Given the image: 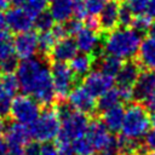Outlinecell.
<instances>
[{
    "label": "cell",
    "instance_id": "6da1fadb",
    "mask_svg": "<svg viewBox=\"0 0 155 155\" xmlns=\"http://www.w3.org/2000/svg\"><path fill=\"white\" fill-rule=\"evenodd\" d=\"M15 75L19 90L24 94L31 96L40 105H50L56 99L51 71L42 58L22 59L15 70Z\"/></svg>",
    "mask_w": 155,
    "mask_h": 155
},
{
    "label": "cell",
    "instance_id": "7a4b0ae2",
    "mask_svg": "<svg viewBox=\"0 0 155 155\" xmlns=\"http://www.w3.org/2000/svg\"><path fill=\"white\" fill-rule=\"evenodd\" d=\"M54 109L61 119V128L56 138V144L59 149V153L65 155L67 153L71 151L70 143L86 134L90 120L86 114L73 109L65 101H58V104Z\"/></svg>",
    "mask_w": 155,
    "mask_h": 155
},
{
    "label": "cell",
    "instance_id": "3957f363",
    "mask_svg": "<svg viewBox=\"0 0 155 155\" xmlns=\"http://www.w3.org/2000/svg\"><path fill=\"white\" fill-rule=\"evenodd\" d=\"M142 42V34L133 28H115L102 40V50L105 54L117 57L120 59H132Z\"/></svg>",
    "mask_w": 155,
    "mask_h": 155
},
{
    "label": "cell",
    "instance_id": "277c9868",
    "mask_svg": "<svg viewBox=\"0 0 155 155\" xmlns=\"http://www.w3.org/2000/svg\"><path fill=\"white\" fill-rule=\"evenodd\" d=\"M150 125L151 122L148 109L143 104L136 102L130 103L125 108L124 120L120 131L122 133V137L138 142L149 131Z\"/></svg>",
    "mask_w": 155,
    "mask_h": 155
},
{
    "label": "cell",
    "instance_id": "5b68a950",
    "mask_svg": "<svg viewBox=\"0 0 155 155\" xmlns=\"http://www.w3.org/2000/svg\"><path fill=\"white\" fill-rule=\"evenodd\" d=\"M61 128V119L54 108H46L29 125L30 137L39 143L52 142L57 138Z\"/></svg>",
    "mask_w": 155,
    "mask_h": 155
},
{
    "label": "cell",
    "instance_id": "8992f818",
    "mask_svg": "<svg viewBox=\"0 0 155 155\" xmlns=\"http://www.w3.org/2000/svg\"><path fill=\"white\" fill-rule=\"evenodd\" d=\"M40 104L29 94L15 96L11 101L10 115L15 122L29 126L40 114Z\"/></svg>",
    "mask_w": 155,
    "mask_h": 155
},
{
    "label": "cell",
    "instance_id": "52a82bcc",
    "mask_svg": "<svg viewBox=\"0 0 155 155\" xmlns=\"http://www.w3.org/2000/svg\"><path fill=\"white\" fill-rule=\"evenodd\" d=\"M52 84L57 101H65L70 90L78 84V79L67 63L53 62L51 69Z\"/></svg>",
    "mask_w": 155,
    "mask_h": 155
},
{
    "label": "cell",
    "instance_id": "ba28073f",
    "mask_svg": "<svg viewBox=\"0 0 155 155\" xmlns=\"http://www.w3.org/2000/svg\"><path fill=\"white\" fill-rule=\"evenodd\" d=\"M133 99L143 104L150 111L155 109V71H140L133 87Z\"/></svg>",
    "mask_w": 155,
    "mask_h": 155
},
{
    "label": "cell",
    "instance_id": "9c48e42d",
    "mask_svg": "<svg viewBox=\"0 0 155 155\" xmlns=\"http://www.w3.org/2000/svg\"><path fill=\"white\" fill-rule=\"evenodd\" d=\"M13 52L18 59H28L36 56L39 52L38 47V34L33 30L18 33L12 40Z\"/></svg>",
    "mask_w": 155,
    "mask_h": 155
},
{
    "label": "cell",
    "instance_id": "30bf717a",
    "mask_svg": "<svg viewBox=\"0 0 155 155\" xmlns=\"http://www.w3.org/2000/svg\"><path fill=\"white\" fill-rule=\"evenodd\" d=\"M81 86L88 93H91L94 98H98L99 96L105 93L108 90L114 87V78L104 74L99 69L91 70L82 78Z\"/></svg>",
    "mask_w": 155,
    "mask_h": 155
},
{
    "label": "cell",
    "instance_id": "8fae6325",
    "mask_svg": "<svg viewBox=\"0 0 155 155\" xmlns=\"http://www.w3.org/2000/svg\"><path fill=\"white\" fill-rule=\"evenodd\" d=\"M6 28L16 34L31 30L34 17L23 7V6H13L7 10L5 13Z\"/></svg>",
    "mask_w": 155,
    "mask_h": 155
},
{
    "label": "cell",
    "instance_id": "7c38bea8",
    "mask_svg": "<svg viewBox=\"0 0 155 155\" xmlns=\"http://www.w3.org/2000/svg\"><path fill=\"white\" fill-rule=\"evenodd\" d=\"M68 103L69 105L86 115H91L97 110V103L96 98L88 93L81 85L80 86H74L69 94H68Z\"/></svg>",
    "mask_w": 155,
    "mask_h": 155
},
{
    "label": "cell",
    "instance_id": "4fadbf2b",
    "mask_svg": "<svg viewBox=\"0 0 155 155\" xmlns=\"http://www.w3.org/2000/svg\"><path fill=\"white\" fill-rule=\"evenodd\" d=\"M74 41L78 50H80L82 53H88L93 56H96V52H98L102 47V38L98 31L85 25L75 34Z\"/></svg>",
    "mask_w": 155,
    "mask_h": 155
},
{
    "label": "cell",
    "instance_id": "5bb4252c",
    "mask_svg": "<svg viewBox=\"0 0 155 155\" xmlns=\"http://www.w3.org/2000/svg\"><path fill=\"white\" fill-rule=\"evenodd\" d=\"M78 51L79 50L76 47L74 39H71L70 36H65L56 41L54 46L48 53V57L52 62L67 63L78 53Z\"/></svg>",
    "mask_w": 155,
    "mask_h": 155
},
{
    "label": "cell",
    "instance_id": "9a60e30c",
    "mask_svg": "<svg viewBox=\"0 0 155 155\" xmlns=\"http://www.w3.org/2000/svg\"><path fill=\"white\" fill-rule=\"evenodd\" d=\"M119 8L120 2L117 0H108L101 12L97 15L99 29L103 31H110L117 27L119 23Z\"/></svg>",
    "mask_w": 155,
    "mask_h": 155
},
{
    "label": "cell",
    "instance_id": "2e32d148",
    "mask_svg": "<svg viewBox=\"0 0 155 155\" xmlns=\"http://www.w3.org/2000/svg\"><path fill=\"white\" fill-rule=\"evenodd\" d=\"M85 136L87 137V139L93 145L96 153H98L101 149H103L104 145L113 137L110 131L104 126V124L101 120H92L88 124V127H87Z\"/></svg>",
    "mask_w": 155,
    "mask_h": 155
},
{
    "label": "cell",
    "instance_id": "e0dca14e",
    "mask_svg": "<svg viewBox=\"0 0 155 155\" xmlns=\"http://www.w3.org/2000/svg\"><path fill=\"white\" fill-rule=\"evenodd\" d=\"M5 143L6 145H13V147H24L30 140V132L28 126L12 122L8 126L5 127Z\"/></svg>",
    "mask_w": 155,
    "mask_h": 155
},
{
    "label": "cell",
    "instance_id": "ac0fdd59",
    "mask_svg": "<svg viewBox=\"0 0 155 155\" xmlns=\"http://www.w3.org/2000/svg\"><path fill=\"white\" fill-rule=\"evenodd\" d=\"M140 74V65L137 62L128 59L122 63L120 70L115 76V82L119 87H133L136 80Z\"/></svg>",
    "mask_w": 155,
    "mask_h": 155
},
{
    "label": "cell",
    "instance_id": "d6986e66",
    "mask_svg": "<svg viewBox=\"0 0 155 155\" xmlns=\"http://www.w3.org/2000/svg\"><path fill=\"white\" fill-rule=\"evenodd\" d=\"M138 64L140 68H145L147 70L155 71V38H145L142 40L138 52Z\"/></svg>",
    "mask_w": 155,
    "mask_h": 155
},
{
    "label": "cell",
    "instance_id": "ffe728a7",
    "mask_svg": "<svg viewBox=\"0 0 155 155\" xmlns=\"http://www.w3.org/2000/svg\"><path fill=\"white\" fill-rule=\"evenodd\" d=\"M96 62V56L88 54V53H76L70 61H69V68L79 80L80 78H84L87 73L91 71L93 64Z\"/></svg>",
    "mask_w": 155,
    "mask_h": 155
},
{
    "label": "cell",
    "instance_id": "44dd1931",
    "mask_svg": "<svg viewBox=\"0 0 155 155\" xmlns=\"http://www.w3.org/2000/svg\"><path fill=\"white\" fill-rule=\"evenodd\" d=\"M48 12L56 23H65L73 17V0H52Z\"/></svg>",
    "mask_w": 155,
    "mask_h": 155
},
{
    "label": "cell",
    "instance_id": "7402d4cb",
    "mask_svg": "<svg viewBox=\"0 0 155 155\" xmlns=\"http://www.w3.org/2000/svg\"><path fill=\"white\" fill-rule=\"evenodd\" d=\"M124 113H125V108L122 105L117 104L110 109L104 110L101 121L104 124V126L110 132H119L121 128V125H122Z\"/></svg>",
    "mask_w": 155,
    "mask_h": 155
},
{
    "label": "cell",
    "instance_id": "603a6c76",
    "mask_svg": "<svg viewBox=\"0 0 155 155\" xmlns=\"http://www.w3.org/2000/svg\"><path fill=\"white\" fill-rule=\"evenodd\" d=\"M98 65H99V70L101 71H103L104 74H107V75H109L111 78H115L117 71L120 70V68L122 65V59L104 53L101 57V59L98 62Z\"/></svg>",
    "mask_w": 155,
    "mask_h": 155
},
{
    "label": "cell",
    "instance_id": "cb8c5ba5",
    "mask_svg": "<svg viewBox=\"0 0 155 155\" xmlns=\"http://www.w3.org/2000/svg\"><path fill=\"white\" fill-rule=\"evenodd\" d=\"M120 102H121V99H120L117 88L113 87V88L108 90L105 93H103L102 96L98 97V101L96 102L97 103V110L103 113L104 110L110 109V108L120 104Z\"/></svg>",
    "mask_w": 155,
    "mask_h": 155
},
{
    "label": "cell",
    "instance_id": "d4e9b609",
    "mask_svg": "<svg viewBox=\"0 0 155 155\" xmlns=\"http://www.w3.org/2000/svg\"><path fill=\"white\" fill-rule=\"evenodd\" d=\"M57 39L54 38L53 33L50 30L46 31H40V34L38 35V47L39 51L44 54V56H48L50 51L52 50V47L54 46Z\"/></svg>",
    "mask_w": 155,
    "mask_h": 155
},
{
    "label": "cell",
    "instance_id": "484cf974",
    "mask_svg": "<svg viewBox=\"0 0 155 155\" xmlns=\"http://www.w3.org/2000/svg\"><path fill=\"white\" fill-rule=\"evenodd\" d=\"M70 150L76 155H94L96 150L86 136L70 143Z\"/></svg>",
    "mask_w": 155,
    "mask_h": 155
},
{
    "label": "cell",
    "instance_id": "4316f807",
    "mask_svg": "<svg viewBox=\"0 0 155 155\" xmlns=\"http://www.w3.org/2000/svg\"><path fill=\"white\" fill-rule=\"evenodd\" d=\"M54 25V21L52 19L51 15L48 11H44L41 13H39L38 16L34 17V22H33V27H35L39 31H46L50 30L52 27Z\"/></svg>",
    "mask_w": 155,
    "mask_h": 155
},
{
    "label": "cell",
    "instance_id": "83f0119b",
    "mask_svg": "<svg viewBox=\"0 0 155 155\" xmlns=\"http://www.w3.org/2000/svg\"><path fill=\"white\" fill-rule=\"evenodd\" d=\"M151 21L153 18L150 16H148L145 12L143 13H138V15H134V18L132 21V24L131 27L137 30L138 33H144V31H148L149 28H150V24H151Z\"/></svg>",
    "mask_w": 155,
    "mask_h": 155
},
{
    "label": "cell",
    "instance_id": "f1b7e54d",
    "mask_svg": "<svg viewBox=\"0 0 155 155\" xmlns=\"http://www.w3.org/2000/svg\"><path fill=\"white\" fill-rule=\"evenodd\" d=\"M33 17L44 12L47 7V0H25L22 5Z\"/></svg>",
    "mask_w": 155,
    "mask_h": 155
},
{
    "label": "cell",
    "instance_id": "f546056e",
    "mask_svg": "<svg viewBox=\"0 0 155 155\" xmlns=\"http://www.w3.org/2000/svg\"><path fill=\"white\" fill-rule=\"evenodd\" d=\"M133 18H134L133 12L125 4H120V8H119V23H117V25L124 27V28L131 27Z\"/></svg>",
    "mask_w": 155,
    "mask_h": 155
},
{
    "label": "cell",
    "instance_id": "4dcf8cb0",
    "mask_svg": "<svg viewBox=\"0 0 155 155\" xmlns=\"http://www.w3.org/2000/svg\"><path fill=\"white\" fill-rule=\"evenodd\" d=\"M120 153V144H119V138L113 134L110 140L104 145L103 149L98 151V155H117Z\"/></svg>",
    "mask_w": 155,
    "mask_h": 155
},
{
    "label": "cell",
    "instance_id": "1f68e13d",
    "mask_svg": "<svg viewBox=\"0 0 155 155\" xmlns=\"http://www.w3.org/2000/svg\"><path fill=\"white\" fill-rule=\"evenodd\" d=\"M84 1H85L87 16L97 17V15L101 12V10L103 8V6L107 4L108 0H84Z\"/></svg>",
    "mask_w": 155,
    "mask_h": 155
},
{
    "label": "cell",
    "instance_id": "d6a6232c",
    "mask_svg": "<svg viewBox=\"0 0 155 155\" xmlns=\"http://www.w3.org/2000/svg\"><path fill=\"white\" fill-rule=\"evenodd\" d=\"M148 2L149 0H124V4L133 12V15L145 12Z\"/></svg>",
    "mask_w": 155,
    "mask_h": 155
},
{
    "label": "cell",
    "instance_id": "836d02e7",
    "mask_svg": "<svg viewBox=\"0 0 155 155\" xmlns=\"http://www.w3.org/2000/svg\"><path fill=\"white\" fill-rule=\"evenodd\" d=\"M73 16L80 21H84L87 17V11L84 0H73Z\"/></svg>",
    "mask_w": 155,
    "mask_h": 155
},
{
    "label": "cell",
    "instance_id": "e575fe53",
    "mask_svg": "<svg viewBox=\"0 0 155 155\" xmlns=\"http://www.w3.org/2000/svg\"><path fill=\"white\" fill-rule=\"evenodd\" d=\"M63 25H64V29H65L68 36H70V35H75V34L84 27L82 22H81L80 19H76V18L67 21L65 23H63Z\"/></svg>",
    "mask_w": 155,
    "mask_h": 155
},
{
    "label": "cell",
    "instance_id": "d590c367",
    "mask_svg": "<svg viewBox=\"0 0 155 155\" xmlns=\"http://www.w3.org/2000/svg\"><path fill=\"white\" fill-rule=\"evenodd\" d=\"M143 147L149 151H155V127L149 130L143 137Z\"/></svg>",
    "mask_w": 155,
    "mask_h": 155
},
{
    "label": "cell",
    "instance_id": "8d00e7d4",
    "mask_svg": "<svg viewBox=\"0 0 155 155\" xmlns=\"http://www.w3.org/2000/svg\"><path fill=\"white\" fill-rule=\"evenodd\" d=\"M23 155H42V153H41V143H39V142H29L23 148Z\"/></svg>",
    "mask_w": 155,
    "mask_h": 155
},
{
    "label": "cell",
    "instance_id": "74e56055",
    "mask_svg": "<svg viewBox=\"0 0 155 155\" xmlns=\"http://www.w3.org/2000/svg\"><path fill=\"white\" fill-rule=\"evenodd\" d=\"M23 148L24 147L6 145V153H5V155H23Z\"/></svg>",
    "mask_w": 155,
    "mask_h": 155
},
{
    "label": "cell",
    "instance_id": "f35d334b",
    "mask_svg": "<svg viewBox=\"0 0 155 155\" xmlns=\"http://www.w3.org/2000/svg\"><path fill=\"white\" fill-rule=\"evenodd\" d=\"M145 13L148 16H150L151 18H155V0H149V2L147 5Z\"/></svg>",
    "mask_w": 155,
    "mask_h": 155
},
{
    "label": "cell",
    "instance_id": "ab89813d",
    "mask_svg": "<svg viewBox=\"0 0 155 155\" xmlns=\"http://www.w3.org/2000/svg\"><path fill=\"white\" fill-rule=\"evenodd\" d=\"M7 30L6 28V19H5V13L2 12V10L0 8V33Z\"/></svg>",
    "mask_w": 155,
    "mask_h": 155
},
{
    "label": "cell",
    "instance_id": "60d3db41",
    "mask_svg": "<svg viewBox=\"0 0 155 155\" xmlns=\"http://www.w3.org/2000/svg\"><path fill=\"white\" fill-rule=\"evenodd\" d=\"M148 31L150 33L151 38H155V18H154V21H151V24H150V28Z\"/></svg>",
    "mask_w": 155,
    "mask_h": 155
},
{
    "label": "cell",
    "instance_id": "b9f144b4",
    "mask_svg": "<svg viewBox=\"0 0 155 155\" xmlns=\"http://www.w3.org/2000/svg\"><path fill=\"white\" fill-rule=\"evenodd\" d=\"M11 4V0H0V8L4 10V8H7Z\"/></svg>",
    "mask_w": 155,
    "mask_h": 155
},
{
    "label": "cell",
    "instance_id": "7bdbcfd3",
    "mask_svg": "<svg viewBox=\"0 0 155 155\" xmlns=\"http://www.w3.org/2000/svg\"><path fill=\"white\" fill-rule=\"evenodd\" d=\"M5 122H4V120H2V117L0 116V139L2 138V136H4V132H5Z\"/></svg>",
    "mask_w": 155,
    "mask_h": 155
},
{
    "label": "cell",
    "instance_id": "ee69618b",
    "mask_svg": "<svg viewBox=\"0 0 155 155\" xmlns=\"http://www.w3.org/2000/svg\"><path fill=\"white\" fill-rule=\"evenodd\" d=\"M6 153V143L0 139V155H5Z\"/></svg>",
    "mask_w": 155,
    "mask_h": 155
},
{
    "label": "cell",
    "instance_id": "f6af8a7d",
    "mask_svg": "<svg viewBox=\"0 0 155 155\" xmlns=\"http://www.w3.org/2000/svg\"><path fill=\"white\" fill-rule=\"evenodd\" d=\"M25 0H11V2L15 4V6H22Z\"/></svg>",
    "mask_w": 155,
    "mask_h": 155
},
{
    "label": "cell",
    "instance_id": "bcb514c9",
    "mask_svg": "<svg viewBox=\"0 0 155 155\" xmlns=\"http://www.w3.org/2000/svg\"><path fill=\"white\" fill-rule=\"evenodd\" d=\"M150 122L154 125V127H155V109L154 110H151V115H150Z\"/></svg>",
    "mask_w": 155,
    "mask_h": 155
},
{
    "label": "cell",
    "instance_id": "7dc6e473",
    "mask_svg": "<svg viewBox=\"0 0 155 155\" xmlns=\"http://www.w3.org/2000/svg\"><path fill=\"white\" fill-rule=\"evenodd\" d=\"M117 155H138V154H136V153H127V151H121V153H119Z\"/></svg>",
    "mask_w": 155,
    "mask_h": 155
},
{
    "label": "cell",
    "instance_id": "c3c4849f",
    "mask_svg": "<svg viewBox=\"0 0 155 155\" xmlns=\"http://www.w3.org/2000/svg\"><path fill=\"white\" fill-rule=\"evenodd\" d=\"M145 155H155V151H148Z\"/></svg>",
    "mask_w": 155,
    "mask_h": 155
},
{
    "label": "cell",
    "instance_id": "681fc988",
    "mask_svg": "<svg viewBox=\"0 0 155 155\" xmlns=\"http://www.w3.org/2000/svg\"><path fill=\"white\" fill-rule=\"evenodd\" d=\"M65 155H76V154H74V153H73V151H69V153H67V154H65Z\"/></svg>",
    "mask_w": 155,
    "mask_h": 155
},
{
    "label": "cell",
    "instance_id": "f907efd6",
    "mask_svg": "<svg viewBox=\"0 0 155 155\" xmlns=\"http://www.w3.org/2000/svg\"><path fill=\"white\" fill-rule=\"evenodd\" d=\"M57 155H62V154H61V153H59V154H57Z\"/></svg>",
    "mask_w": 155,
    "mask_h": 155
}]
</instances>
